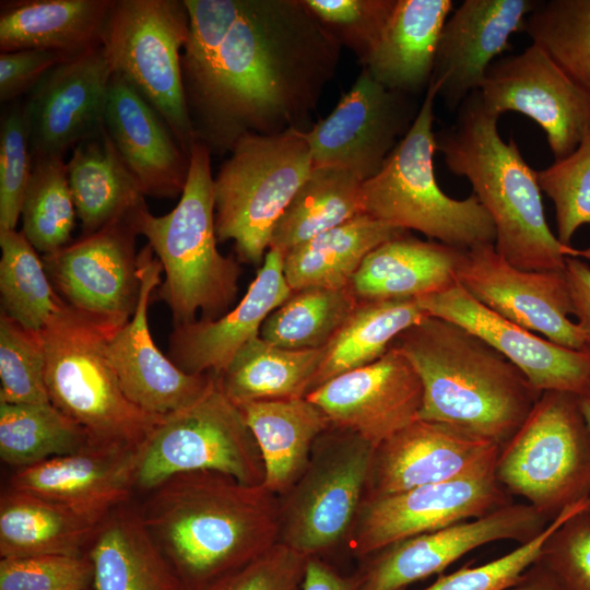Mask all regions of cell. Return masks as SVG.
<instances>
[{
	"label": "cell",
	"mask_w": 590,
	"mask_h": 590,
	"mask_svg": "<svg viewBox=\"0 0 590 590\" xmlns=\"http://www.w3.org/2000/svg\"><path fill=\"white\" fill-rule=\"evenodd\" d=\"M308 558L276 543L255 560L203 590H302Z\"/></svg>",
	"instance_id": "51"
},
{
	"label": "cell",
	"mask_w": 590,
	"mask_h": 590,
	"mask_svg": "<svg viewBox=\"0 0 590 590\" xmlns=\"http://www.w3.org/2000/svg\"><path fill=\"white\" fill-rule=\"evenodd\" d=\"M573 315L590 350V267L579 258L568 257L564 270Z\"/></svg>",
	"instance_id": "53"
},
{
	"label": "cell",
	"mask_w": 590,
	"mask_h": 590,
	"mask_svg": "<svg viewBox=\"0 0 590 590\" xmlns=\"http://www.w3.org/2000/svg\"><path fill=\"white\" fill-rule=\"evenodd\" d=\"M495 465L452 481L365 498L347 545L359 559L397 541L484 516L512 503Z\"/></svg>",
	"instance_id": "15"
},
{
	"label": "cell",
	"mask_w": 590,
	"mask_h": 590,
	"mask_svg": "<svg viewBox=\"0 0 590 590\" xmlns=\"http://www.w3.org/2000/svg\"><path fill=\"white\" fill-rule=\"evenodd\" d=\"M93 582L87 554L0 559V590H86Z\"/></svg>",
	"instance_id": "50"
},
{
	"label": "cell",
	"mask_w": 590,
	"mask_h": 590,
	"mask_svg": "<svg viewBox=\"0 0 590 590\" xmlns=\"http://www.w3.org/2000/svg\"><path fill=\"white\" fill-rule=\"evenodd\" d=\"M138 510L186 590H203L279 543V496L215 471L173 475Z\"/></svg>",
	"instance_id": "2"
},
{
	"label": "cell",
	"mask_w": 590,
	"mask_h": 590,
	"mask_svg": "<svg viewBox=\"0 0 590 590\" xmlns=\"http://www.w3.org/2000/svg\"><path fill=\"white\" fill-rule=\"evenodd\" d=\"M418 110L411 95L382 86L363 68L334 109L303 131L312 167H340L368 180L379 173Z\"/></svg>",
	"instance_id": "14"
},
{
	"label": "cell",
	"mask_w": 590,
	"mask_h": 590,
	"mask_svg": "<svg viewBox=\"0 0 590 590\" xmlns=\"http://www.w3.org/2000/svg\"><path fill=\"white\" fill-rule=\"evenodd\" d=\"M341 47L305 0H239L214 51L181 56L197 141L223 154L246 134L304 131Z\"/></svg>",
	"instance_id": "1"
},
{
	"label": "cell",
	"mask_w": 590,
	"mask_h": 590,
	"mask_svg": "<svg viewBox=\"0 0 590 590\" xmlns=\"http://www.w3.org/2000/svg\"><path fill=\"white\" fill-rule=\"evenodd\" d=\"M586 498L563 510L531 541L519 544L511 552L475 567H463L442 575L432 585L420 590H507L540 557L544 542L552 531L569 515L585 506ZM405 590V589H403Z\"/></svg>",
	"instance_id": "47"
},
{
	"label": "cell",
	"mask_w": 590,
	"mask_h": 590,
	"mask_svg": "<svg viewBox=\"0 0 590 590\" xmlns=\"http://www.w3.org/2000/svg\"><path fill=\"white\" fill-rule=\"evenodd\" d=\"M499 451L491 440L417 418L374 447L365 498L477 473L494 467Z\"/></svg>",
	"instance_id": "23"
},
{
	"label": "cell",
	"mask_w": 590,
	"mask_h": 590,
	"mask_svg": "<svg viewBox=\"0 0 590 590\" xmlns=\"http://www.w3.org/2000/svg\"><path fill=\"white\" fill-rule=\"evenodd\" d=\"M1 312L40 333L67 304L58 295L43 258L22 232L0 231Z\"/></svg>",
	"instance_id": "40"
},
{
	"label": "cell",
	"mask_w": 590,
	"mask_h": 590,
	"mask_svg": "<svg viewBox=\"0 0 590 590\" xmlns=\"http://www.w3.org/2000/svg\"><path fill=\"white\" fill-rule=\"evenodd\" d=\"M464 251L406 233L374 249L350 287L361 302L417 299L440 293L458 284Z\"/></svg>",
	"instance_id": "29"
},
{
	"label": "cell",
	"mask_w": 590,
	"mask_h": 590,
	"mask_svg": "<svg viewBox=\"0 0 590 590\" xmlns=\"http://www.w3.org/2000/svg\"><path fill=\"white\" fill-rule=\"evenodd\" d=\"M480 93L493 113L516 111L534 120L554 161L573 153L590 132V94L534 44L495 60Z\"/></svg>",
	"instance_id": "16"
},
{
	"label": "cell",
	"mask_w": 590,
	"mask_h": 590,
	"mask_svg": "<svg viewBox=\"0 0 590 590\" xmlns=\"http://www.w3.org/2000/svg\"><path fill=\"white\" fill-rule=\"evenodd\" d=\"M524 32L577 85L590 94V0L538 2Z\"/></svg>",
	"instance_id": "43"
},
{
	"label": "cell",
	"mask_w": 590,
	"mask_h": 590,
	"mask_svg": "<svg viewBox=\"0 0 590 590\" xmlns=\"http://www.w3.org/2000/svg\"><path fill=\"white\" fill-rule=\"evenodd\" d=\"M137 263L140 294L134 314L108 337L106 352L127 398L144 412L163 417L198 401L214 374L185 373L154 343L148 310L162 283L163 268L148 244L138 252Z\"/></svg>",
	"instance_id": "19"
},
{
	"label": "cell",
	"mask_w": 590,
	"mask_h": 590,
	"mask_svg": "<svg viewBox=\"0 0 590 590\" xmlns=\"http://www.w3.org/2000/svg\"><path fill=\"white\" fill-rule=\"evenodd\" d=\"M110 331L66 306L40 332L50 403L79 423L92 442L141 447L157 422L122 391L109 363Z\"/></svg>",
	"instance_id": "7"
},
{
	"label": "cell",
	"mask_w": 590,
	"mask_h": 590,
	"mask_svg": "<svg viewBox=\"0 0 590 590\" xmlns=\"http://www.w3.org/2000/svg\"><path fill=\"white\" fill-rule=\"evenodd\" d=\"M588 396L590 397V390H589V393H588Z\"/></svg>",
	"instance_id": "58"
},
{
	"label": "cell",
	"mask_w": 590,
	"mask_h": 590,
	"mask_svg": "<svg viewBox=\"0 0 590 590\" xmlns=\"http://www.w3.org/2000/svg\"><path fill=\"white\" fill-rule=\"evenodd\" d=\"M495 475L550 521L590 498V427L580 397L543 391L514 436L500 447Z\"/></svg>",
	"instance_id": "9"
},
{
	"label": "cell",
	"mask_w": 590,
	"mask_h": 590,
	"mask_svg": "<svg viewBox=\"0 0 590 590\" xmlns=\"http://www.w3.org/2000/svg\"><path fill=\"white\" fill-rule=\"evenodd\" d=\"M548 522L529 504L512 502L484 516L397 541L362 559L356 590H403L485 544L529 542Z\"/></svg>",
	"instance_id": "17"
},
{
	"label": "cell",
	"mask_w": 590,
	"mask_h": 590,
	"mask_svg": "<svg viewBox=\"0 0 590 590\" xmlns=\"http://www.w3.org/2000/svg\"><path fill=\"white\" fill-rule=\"evenodd\" d=\"M32 166L24 106L15 103L1 118L0 231L16 227Z\"/></svg>",
	"instance_id": "48"
},
{
	"label": "cell",
	"mask_w": 590,
	"mask_h": 590,
	"mask_svg": "<svg viewBox=\"0 0 590 590\" xmlns=\"http://www.w3.org/2000/svg\"><path fill=\"white\" fill-rule=\"evenodd\" d=\"M311 168L302 130L241 137L213 177L217 241L233 240L239 261L263 262L278 221Z\"/></svg>",
	"instance_id": "8"
},
{
	"label": "cell",
	"mask_w": 590,
	"mask_h": 590,
	"mask_svg": "<svg viewBox=\"0 0 590 590\" xmlns=\"http://www.w3.org/2000/svg\"><path fill=\"white\" fill-rule=\"evenodd\" d=\"M283 259L281 251L270 248L241 300L219 319L175 326L168 347L173 363L192 375L222 374L238 351L260 334L267 317L291 296Z\"/></svg>",
	"instance_id": "26"
},
{
	"label": "cell",
	"mask_w": 590,
	"mask_h": 590,
	"mask_svg": "<svg viewBox=\"0 0 590 590\" xmlns=\"http://www.w3.org/2000/svg\"><path fill=\"white\" fill-rule=\"evenodd\" d=\"M91 444L87 432L50 402H0V457L16 470L75 453Z\"/></svg>",
	"instance_id": "39"
},
{
	"label": "cell",
	"mask_w": 590,
	"mask_h": 590,
	"mask_svg": "<svg viewBox=\"0 0 590 590\" xmlns=\"http://www.w3.org/2000/svg\"><path fill=\"white\" fill-rule=\"evenodd\" d=\"M350 286L311 287L291 296L264 320L259 337L286 350H319L333 339L359 304Z\"/></svg>",
	"instance_id": "41"
},
{
	"label": "cell",
	"mask_w": 590,
	"mask_h": 590,
	"mask_svg": "<svg viewBox=\"0 0 590 590\" xmlns=\"http://www.w3.org/2000/svg\"><path fill=\"white\" fill-rule=\"evenodd\" d=\"M98 526L46 499L10 488L0 498V557L83 555Z\"/></svg>",
	"instance_id": "35"
},
{
	"label": "cell",
	"mask_w": 590,
	"mask_h": 590,
	"mask_svg": "<svg viewBox=\"0 0 590 590\" xmlns=\"http://www.w3.org/2000/svg\"><path fill=\"white\" fill-rule=\"evenodd\" d=\"M423 387L418 418L441 423L500 447L541 396L524 374L464 328L426 316L392 343Z\"/></svg>",
	"instance_id": "3"
},
{
	"label": "cell",
	"mask_w": 590,
	"mask_h": 590,
	"mask_svg": "<svg viewBox=\"0 0 590 590\" xmlns=\"http://www.w3.org/2000/svg\"><path fill=\"white\" fill-rule=\"evenodd\" d=\"M451 0H397L363 68L382 86L408 95L427 91Z\"/></svg>",
	"instance_id": "28"
},
{
	"label": "cell",
	"mask_w": 590,
	"mask_h": 590,
	"mask_svg": "<svg viewBox=\"0 0 590 590\" xmlns=\"http://www.w3.org/2000/svg\"><path fill=\"white\" fill-rule=\"evenodd\" d=\"M69 186L81 236L95 234L145 203L142 189L106 129L72 149L67 162Z\"/></svg>",
	"instance_id": "33"
},
{
	"label": "cell",
	"mask_w": 590,
	"mask_h": 590,
	"mask_svg": "<svg viewBox=\"0 0 590 590\" xmlns=\"http://www.w3.org/2000/svg\"><path fill=\"white\" fill-rule=\"evenodd\" d=\"M362 185L363 181L343 168L312 167L278 221L270 248L284 255L312 237L364 214Z\"/></svg>",
	"instance_id": "38"
},
{
	"label": "cell",
	"mask_w": 590,
	"mask_h": 590,
	"mask_svg": "<svg viewBox=\"0 0 590 590\" xmlns=\"http://www.w3.org/2000/svg\"><path fill=\"white\" fill-rule=\"evenodd\" d=\"M539 1L464 0L444 24L432 80L449 110L480 91L489 66L524 32Z\"/></svg>",
	"instance_id": "25"
},
{
	"label": "cell",
	"mask_w": 590,
	"mask_h": 590,
	"mask_svg": "<svg viewBox=\"0 0 590 590\" xmlns=\"http://www.w3.org/2000/svg\"><path fill=\"white\" fill-rule=\"evenodd\" d=\"M438 84L427 87L418 114L381 169L362 185L364 214L404 231L414 229L441 244L469 250L494 244V223L474 193L447 196L434 170L433 130Z\"/></svg>",
	"instance_id": "6"
},
{
	"label": "cell",
	"mask_w": 590,
	"mask_h": 590,
	"mask_svg": "<svg viewBox=\"0 0 590 590\" xmlns=\"http://www.w3.org/2000/svg\"><path fill=\"white\" fill-rule=\"evenodd\" d=\"M305 398L332 425L376 447L418 418L423 387L412 364L391 346L374 363L331 378Z\"/></svg>",
	"instance_id": "22"
},
{
	"label": "cell",
	"mask_w": 590,
	"mask_h": 590,
	"mask_svg": "<svg viewBox=\"0 0 590 590\" xmlns=\"http://www.w3.org/2000/svg\"><path fill=\"white\" fill-rule=\"evenodd\" d=\"M397 0H305L312 13L365 64Z\"/></svg>",
	"instance_id": "46"
},
{
	"label": "cell",
	"mask_w": 590,
	"mask_h": 590,
	"mask_svg": "<svg viewBox=\"0 0 590 590\" xmlns=\"http://www.w3.org/2000/svg\"><path fill=\"white\" fill-rule=\"evenodd\" d=\"M319 350H286L259 335L244 345L217 380L236 404L293 400L308 394L323 358Z\"/></svg>",
	"instance_id": "36"
},
{
	"label": "cell",
	"mask_w": 590,
	"mask_h": 590,
	"mask_svg": "<svg viewBox=\"0 0 590 590\" xmlns=\"http://www.w3.org/2000/svg\"><path fill=\"white\" fill-rule=\"evenodd\" d=\"M580 408L590 427V397L589 396L580 397Z\"/></svg>",
	"instance_id": "56"
},
{
	"label": "cell",
	"mask_w": 590,
	"mask_h": 590,
	"mask_svg": "<svg viewBox=\"0 0 590 590\" xmlns=\"http://www.w3.org/2000/svg\"><path fill=\"white\" fill-rule=\"evenodd\" d=\"M507 590H562L553 576L536 560Z\"/></svg>",
	"instance_id": "55"
},
{
	"label": "cell",
	"mask_w": 590,
	"mask_h": 590,
	"mask_svg": "<svg viewBox=\"0 0 590 590\" xmlns=\"http://www.w3.org/2000/svg\"><path fill=\"white\" fill-rule=\"evenodd\" d=\"M113 0H20L2 4L0 50L75 56L102 45Z\"/></svg>",
	"instance_id": "31"
},
{
	"label": "cell",
	"mask_w": 590,
	"mask_h": 590,
	"mask_svg": "<svg viewBox=\"0 0 590 590\" xmlns=\"http://www.w3.org/2000/svg\"><path fill=\"white\" fill-rule=\"evenodd\" d=\"M76 211L63 156H36L21 209L22 233L43 256L72 241Z\"/></svg>",
	"instance_id": "42"
},
{
	"label": "cell",
	"mask_w": 590,
	"mask_h": 590,
	"mask_svg": "<svg viewBox=\"0 0 590 590\" xmlns=\"http://www.w3.org/2000/svg\"><path fill=\"white\" fill-rule=\"evenodd\" d=\"M426 316L416 299L359 302L324 347L308 393L338 375L379 359L403 331Z\"/></svg>",
	"instance_id": "37"
},
{
	"label": "cell",
	"mask_w": 590,
	"mask_h": 590,
	"mask_svg": "<svg viewBox=\"0 0 590 590\" xmlns=\"http://www.w3.org/2000/svg\"><path fill=\"white\" fill-rule=\"evenodd\" d=\"M538 562L562 590H590V500L552 531Z\"/></svg>",
	"instance_id": "49"
},
{
	"label": "cell",
	"mask_w": 590,
	"mask_h": 590,
	"mask_svg": "<svg viewBox=\"0 0 590 590\" xmlns=\"http://www.w3.org/2000/svg\"><path fill=\"white\" fill-rule=\"evenodd\" d=\"M141 206L95 234L42 256L50 282L67 306L110 331L130 320L139 299L135 238Z\"/></svg>",
	"instance_id": "13"
},
{
	"label": "cell",
	"mask_w": 590,
	"mask_h": 590,
	"mask_svg": "<svg viewBox=\"0 0 590 590\" xmlns=\"http://www.w3.org/2000/svg\"><path fill=\"white\" fill-rule=\"evenodd\" d=\"M432 317L453 322L481 338L528 378L539 391L586 397L590 390V350H571L499 316L459 284L416 299Z\"/></svg>",
	"instance_id": "21"
},
{
	"label": "cell",
	"mask_w": 590,
	"mask_h": 590,
	"mask_svg": "<svg viewBox=\"0 0 590 590\" xmlns=\"http://www.w3.org/2000/svg\"><path fill=\"white\" fill-rule=\"evenodd\" d=\"M239 408L261 452L263 485L281 496L303 474L315 441L331 423L307 398L253 401Z\"/></svg>",
	"instance_id": "32"
},
{
	"label": "cell",
	"mask_w": 590,
	"mask_h": 590,
	"mask_svg": "<svg viewBox=\"0 0 590 590\" xmlns=\"http://www.w3.org/2000/svg\"><path fill=\"white\" fill-rule=\"evenodd\" d=\"M209 470L247 485H262L264 465L238 404L216 375L194 403L163 416L140 447L135 488L145 492L173 475Z\"/></svg>",
	"instance_id": "11"
},
{
	"label": "cell",
	"mask_w": 590,
	"mask_h": 590,
	"mask_svg": "<svg viewBox=\"0 0 590 590\" xmlns=\"http://www.w3.org/2000/svg\"><path fill=\"white\" fill-rule=\"evenodd\" d=\"M536 175L541 190L554 204L556 236L571 246L577 229L590 225V132L573 153L536 170Z\"/></svg>",
	"instance_id": "45"
},
{
	"label": "cell",
	"mask_w": 590,
	"mask_h": 590,
	"mask_svg": "<svg viewBox=\"0 0 590 590\" xmlns=\"http://www.w3.org/2000/svg\"><path fill=\"white\" fill-rule=\"evenodd\" d=\"M86 590H95L94 588H90V589H86Z\"/></svg>",
	"instance_id": "57"
},
{
	"label": "cell",
	"mask_w": 590,
	"mask_h": 590,
	"mask_svg": "<svg viewBox=\"0 0 590 590\" xmlns=\"http://www.w3.org/2000/svg\"><path fill=\"white\" fill-rule=\"evenodd\" d=\"M188 38L184 0H113L102 46L114 73L151 104L190 154L198 141L181 73V54Z\"/></svg>",
	"instance_id": "10"
},
{
	"label": "cell",
	"mask_w": 590,
	"mask_h": 590,
	"mask_svg": "<svg viewBox=\"0 0 590 590\" xmlns=\"http://www.w3.org/2000/svg\"><path fill=\"white\" fill-rule=\"evenodd\" d=\"M406 233L361 214L284 253L286 282L292 292L311 287H347L374 249Z\"/></svg>",
	"instance_id": "34"
},
{
	"label": "cell",
	"mask_w": 590,
	"mask_h": 590,
	"mask_svg": "<svg viewBox=\"0 0 590 590\" xmlns=\"http://www.w3.org/2000/svg\"><path fill=\"white\" fill-rule=\"evenodd\" d=\"M113 75L99 45L58 63L39 80L23 105L32 157L64 156L104 131Z\"/></svg>",
	"instance_id": "20"
},
{
	"label": "cell",
	"mask_w": 590,
	"mask_h": 590,
	"mask_svg": "<svg viewBox=\"0 0 590 590\" xmlns=\"http://www.w3.org/2000/svg\"><path fill=\"white\" fill-rule=\"evenodd\" d=\"M499 115L487 109L480 91L457 109L455 121L435 132L447 168L465 177L489 214L495 250L527 271H564L568 257L590 259V250L562 244L545 219L536 170L514 138L498 132Z\"/></svg>",
	"instance_id": "4"
},
{
	"label": "cell",
	"mask_w": 590,
	"mask_h": 590,
	"mask_svg": "<svg viewBox=\"0 0 590 590\" xmlns=\"http://www.w3.org/2000/svg\"><path fill=\"white\" fill-rule=\"evenodd\" d=\"M46 356L42 333L0 314V402L49 403L45 382Z\"/></svg>",
	"instance_id": "44"
},
{
	"label": "cell",
	"mask_w": 590,
	"mask_h": 590,
	"mask_svg": "<svg viewBox=\"0 0 590 590\" xmlns=\"http://www.w3.org/2000/svg\"><path fill=\"white\" fill-rule=\"evenodd\" d=\"M70 57L72 56L45 49L1 52V103L14 101L23 93L30 92L50 69Z\"/></svg>",
	"instance_id": "52"
},
{
	"label": "cell",
	"mask_w": 590,
	"mask_h": 590,
	"mask_svg": "<svg viewBox=\"0 0 590 590\" xmlns=\"http://www.w3.org/2000/svg\"><path fill=\"white\" fill-rule=\"evenodd\" d=\"M458 284L499 316L560 346L588 350L573 315L564 271H527L507 262L494 244L465 250Z\"/></svg>",
	"instance_id": "18"
},
{
	"label": "cell",
	"mask_w": 590,
	"mask_h": 590,
	"mask_svg": "<svg viewBox=\"0 0 590 590\" xmlns=\"http://www.w3.org/2000/svg\"><path fill=\"white\" fill-rule=\"evenodd\" d=\"M104 125L144 196H181L189 173V154L151 104L117 73L108 88Z\"/></svg>",
	"instance_id": "27"
},
{
	"label": "cell",
	"mask_w": 590,
	"mask_h": 590,
	"mask_svg": "<svg viewBox=\"0 0 590 590\" xmlns=\"http://www.w3.org/2000/svg\"><path fill=\"white\" fill-rule=\"evenodd\" d=\"M356 574L344 576L322 557L308 558L302 590H356Z\"/></svg>",
	"instance_id": "54"
},
{
	"label": "cell",
	"mask_w": 590,
	"mask_h": 590,
	"mask_svg": "<svg viewBox=\"0 0 590 590\" xmlns=\"http://www.w3.org/2000/svg\"><path fill=\"white\" fill-rule=\"evenodd\" d=\"M140 447L101 445L16 470L10 488L61 506L99 524L135 488Z\"/></svg>",
	"instance_id": "24"
},
{
	"label": "cell",
	"mask_w": 590,
	"mask_h": 590,
	"mask_svg": "<svg viewBox=\"0 0 590 590\" xmlns=\"http://www.w3.org/2000/svg\"><path fill=\"white\" fill-rule=\"evenodd\" d=\"M211 151L196 142L177 205L153 215L146 203L137 212L139 234L148 239L165 274L155 294L172 312L173 324L215 320L228 312L238 293L241 269L217 249L214 226Z\"/></svg>",
	"instance_id": "5"
},
{
	"label": "cell",
	"mask_w": 590,
	"mask_h": 590,
	"mask_svg": "<svg viewBox=\"0 0 590 590\" xmlns=\"http://www.w3.org/2000/svg\"><path fill=\"white\" fill-rule=\"evenodd\" d=\"M95 590H186L149 533L138 508L123 504L98 526L86 553Z\"/></svg>",
	"instance_id": "30"
},
{
	"label": "cell",
	"mask_w": 590,
	"mask_h": 590,
	"mask_svg": "<svg viewBox=\"0 0 590 590\" xmlns=\"http://www.w3.org/2000/svg\"><path fill=\"white\" fill-rule=\"evenodd\" d=\"M373 451L358 434L331 424L315 441L303 474L279 496V543L307 557L347 544Z\"/></svg>",
	"instance_id": "12"
}]
</instances>
